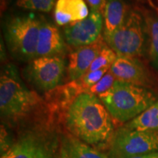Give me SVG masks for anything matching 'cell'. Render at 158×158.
Listing matches in <instances>:
<instances>
[{
    "label": "cell",
    "mask_w": 158,
    "mask_h": 158,
    "mask_svg": "<svg viewBox=\"0 0 158 158\" xmlns=\"http://www.w3.org/2000/svg\"><path fill=\"white\" fill-rule=\"evenodd\" d=\"M158 152V132L141 131L124 126L115 130L109 143V158H130Z\"/></svg>",
    "instance_id": "8992f818"
},
{
    "label": "cell",
    "mask_w": 158,
    "mask_h": 158,
    "mask_svg": "<svg viewBox=\"0 0 158 158\" xmlns=\"http://www.w3.org/2000/svg\"><path fill=\"white\" fill-rule=\"evenodd\" d=\"M116 58L117 55L116 53L106 45L91 64L87 73L90 71L100 70L102 68H110L113 63L115 62Z\"/></svg>",
    "instance_id": "ac0fdd59"
},
{
    "label": "cell",
    "mask_w": 158,
    "mask_h": 158,
    "mask_svg": "<svg viewBox=\"0 0 158 158\" xmlns=\"http://www.w3.org/2000/svg\"><path fill=\"white\" fill-rule=\"evenodd\" d=\"M144 19L149 39V59L155 68L158 70V17L147 15Z\"/></svg>",
    "instance_id": "e0dca14e"
},
{
    "label": "cell",
    "mask_w": 158,
    "mask_h": 158,
    "mask_svg": "<svg viewBox=\"0 0 158 158\" xmlns=\"http://www.w3.org/2000/svg\"><path fill=\"white\" fill-rule=\"evenodd\" d=\"M61 158H70L68 157V155H67L66 152L64 151V150H61Z\"/></svg>",
    "instance_id": "cb8c5ba5"
},
{
    "label": "cell",
    "mask_w": 158,
    "mask_h": 158,
    "mask_svg": "<svg viewBox=\"0 0 158 158\" xmlns=\"http://www.w3.org/2000/svg\"><path fill=\"white\" fill-rule=\"evenodd\" d=\"M116 81L148 87L152 83L149 70L138 58L118 56L110 68Z\"/></svg>",
    "instance_id": "9c48e42d"
},
{
    "label": "cell",
    "mask_w": 158,
    "mask_h": 158,
    "mask_svg": "<svg viewBox=\"0 0 158 158\" xmlns=\"http://www.w3.org/2000/svg\"><path fill=\"white\" fill-rule=\"evenodd\" d=\"M130 158H158V152H155L149 154H145V155H138L135 157H132Z\"/></svg>",
    "instance_id": "603a6c76"
},
{
    "label": "cell",
    "mask_w": 158,
    "mask_h": 158,
    "mask_svg": "<svg viewBox=\"0 0 158 158\" xmlns=\"http://www.w3.org/2000/svg\"><path fill=\"white\" fill-rule=\"evenodd\" d=\"M124 126L130 129L141 131L158 132V100L141 114L125 123Z\"/></svg>",
    "instance_id": "2e32d148"
},
{
    "label": "cell",
    "mask_w": 158,
    "mask_h": 158,
    "mask_svg": "<svg viewBox=\"0 0 158 158\" xmlns=\"http://www.w3.org/2000/svg\"><path fill=\"white\" fill-rule=\"evenodd\" d=\"M68 50L66 43L57 27L41 17V24L37 41L36 58L62 57Z\"/></svg>",
    "instance_id": "8fae6325"
},
{
    "label": "cell",
    "mask_w": 158,
    "mask_h": 158,
    "mask_svg": "<svg viewBox=\"0 0 158 158\" xmlns=\"http://www.w3.org/2000/svg\"><path fill=\"white\" fill-rule=\"evenodd\" d=\"M147 37L145 19L138 11L132 10L119 28L110 34L103 35L106 44L118 56L133 58L143 54Z\"/></svg>",
    "instance_id": "5b68a950"
},
{
    "label": "cell",
    "mask_w": 158,
    "mask_h": 158,
    "mask_svg": "<svg viewBox=\"0 0 158 158\" xmlns=\"http://www.w3.org/2000/svg\"><path fill=\"white\" fill-rule=\"evenodd\" d=\"M106 45L102 35L94 43L75 49L68 55L67 71L70 81L78 80L87 73L91 64Z\"/></svg>",
    "instance_id": "30bf717a"
},
{
    "label": "cell",
    "mask_w": 158,
    "mask_h": 158,
    "mask_svg": "<svg viewBox=\"0 0 158 158\" xmlns=\"http://www.w3.org/2000/svg\"><path fill=\"white\" fill-rule=\"evenodd\" d=\"M107 0H86L87 3L90 5L91 10H93L103 15L105 7Z\"/></svg>",
    "instance_id": "7402d4cb"
},
{
    "label": "cell",
    "mask_w": 158,
    "mask_h": 158,
    "mask_svg": "<svg viewBox=\"0 0 158 158\" xmlns=\"http://www.w3.org/2000/svg\"><path fill=\"white\" fill-rule=\"evenodd\" d=\"M40 24L41 18L33 13L12 17L7 21L4 34L7 48L14 58L24 62L36 58Z\"/></svg>",
    "instance_id": "277c9868"
},
{
    "label": "cell",
    "mask_w": 158,
    "mask_h": 158,
    "mask_svg": "<svg viewBox=\"0 0 158 158\" xmlns=\"http://www.w3.org/2000/svg\"><path fill=\"white\" fill-rule=\"evenodd\" d=\"M1 158H53L44 141L36 134H25L11 145Z\"/></svg>",
    "instance_id": "7c38bea8"
},
{
    "label": "cell",
    "mask_w": 158,
    "mask_h": 158,
    "mask_svg": "<svg viewBox=\"0 0 158 158\" xmlns=\"http://www.w3.org/2000/svg\"><path fill=\"white\" fill-rule=\"evenodd\" d=\"M116 81L115 76L112 74V73L109 70L106 73V75L100 79L99 81L94 85V86H91L90 88L88 89L86 92L89 93L94 94L95 95L98 96L100 94L104 93L106 91H108L111 86H113L114 83Z\"/></svg>",
    "instance_id": "44dd1931"
},
{
    "label": "cell",
    "mask_w": 158,
    "mask_h": 158,
    "mask_svg": "<svg viewBox=\"0 0 158 158\" xmlns=\"http://www.w3.org/2000/svg\"><path fill=\"white\" fill-rule=\"evenodd\" d=\"M109 68H106L98 70L90 71V72L84 74L81 78L76 80V81L78 82V85L81 89L82 92H86L89 88L97 84L109 70Z\"/></svg>",
    "instance_id": "ffe728a7"
},
{
    "label": "cell",
    "mask_w": 158,
    "mask_h": 158,
    "mask_svg": "<svg viewBox=\"0 0 158 158\" xmlns=\"http://www.w3.org/2000/svg\"><path fill=\"white\" fill-rule=\"evenodd\" d=\"M65 66L64 59L62 57H38L29 62L23 74L35 88L48 92L61 84Z\"/></svg>",
    "instance_id": "52a82bcc"
},
{
    "label": "cell",
    "mask_w": 158,
    "mask_h": 158,
    "mask_svg": "<svg viewBox=\"0 0 158 158\" xmlns=\"http://www.w3.org/2000/svg\"><path fill=\"white\" fill-rule=\"evenodd\" d=\"M89 9L84 0H57L54 19L59 26H66L86 19Z\"/></svg>",
    "instance_id": "4fadbf2b"
},
{
    "label": "cell",
    "mask_w": 158,
    "mask_h": 158,
    "mask_svg": "<svg viewBox=\"0 0 158 158\" xmlns=\"http://www.w3.org/2000/svg\"><path fill=\"white\" fill-rule=\"evenodd\" d=\"M62 149L70 158H109L108 155L72 135L62 138Z\"/></svg>",
    "instance_id": "9a60e30c"
},
{
    "label": "cell",
    "mask_w": 158,
    "mask_h": 158,
    "mask_svg": "<svg viewBox=\"0 0 158 158\" xmlns=\"http://www.w3.org/2000/svg\"><path fill=\"white\" fill-rule=\"evenodd\" d=\"M98 97L118 123L131 121L158 100L157 94L149 87L118 81Z\"/></svg>",
    "instance_id": "3957f363"
},
{
    "label": "cell",
    "mask_w": 158,
    "mask_h": 158,
    "mask_svg": "<svg viewBox=\"0 0 158 158\" xmlns=\"http://www.w3.org/2000/svg\"><path fill=\"white\" fill-rule=\"evenodd\" d=\"M130 9L125 0H107L103 12L104 35L114 32L124 23Z\"/></svg>",
    "instance_id": "5bb4252c"
},
{
    "label": "cell",
    "mask_w": 158,
    "mask_h": 158,
    "mask_svg": "<svg viewBox=\"0 0 158 158\" xmlns=\"http://www.w3.org/2000/svg\"><path fill=\"white\" fill-rule=\"evenodd\" d=\"M43 104L38 94L23 84L16 68L7 64L0 77V113L2 120L16 124L28 118Z\"/></svg>",
    "instance_id": "7a4b0ae2"
},
{
    "label": "cell",
    "mask_w": 158,
    "mask_h": 158,
    "mask_svg": "<svg viewBox=\"0 0 158 158\" xmlns=\"http://www.w3.org/2000/svg\"><path fill=\"white\" fill-rule=\"evenodd\" d=\"M103 26L102 15L91 10L86 19L65 26V41L69 46L75 49L92 44L102 36Z\"/></svg>",
    "instance_id": "ba28073f"
},
{
    "label": "cell",
    "mask_w": 158,
    "mask_h": 158,
    "mask_svg": "<svg viewBox=\"0 0 158 158\" xmlns=\"http://www.w3.org/2000/svg\"><path fill=\"white\" fill-rule=\"evenodd\" d=\"M62 118L70 135L94 147L109 144L114 135L113 118L94 94L77 95L63 111Z\"/></svg>",
    "instance_id": "6da1fadb"
},
{
    "label": "cell",
    "mask_w": 158,
    "mask_h": 158,
    "mask_svg": "<svg viewBox=\"0 0 158 158\" xmlns=\"http://www.w3.org/2000/svg\"><path fill=\"white\" fill-rule=\"evenodd\" d=\"M55 0H16V5L21 8L48 13L53 9Z\"/></svg>",
    "instance_id": "d6986e66"
}]
</instances>
